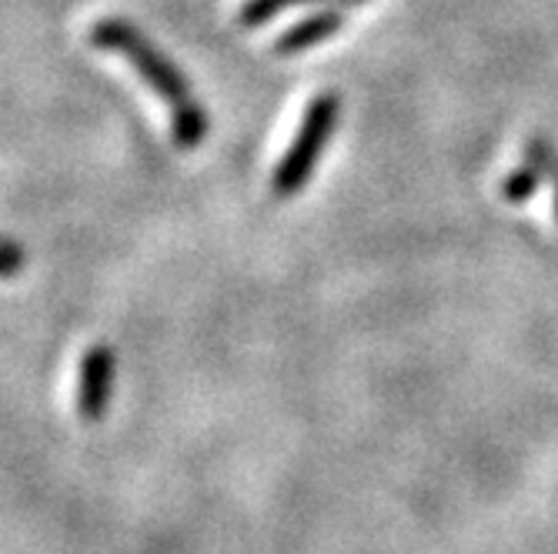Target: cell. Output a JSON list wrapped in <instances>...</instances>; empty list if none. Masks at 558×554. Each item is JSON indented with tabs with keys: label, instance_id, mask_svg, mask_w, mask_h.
Here are the masks:
<instances>
[{
	"label": "cell",
	"instance_id": "cell-6",
	"mask_svg": "<svg viewBox=\"0 0 558 554\" xmlns=\"http://www.w3.org/2000/svg\"><path fill=\"white\" fill-rule=\"evenodd\" d=\"M538 184H542V174L532 164H525L522 171L505 177L501 190H505V197H509V200H525V197H532L538 190Z\"/></svg>",
	"mask_w": 558,
	"mask_h": 554
},
{
	"label": "cell",
	"instance_id": "cell-5",
	"mask_svg": "<svg viewBox=\"0 0 558 554\" xmlns=\"http://www.w3.org/2000/svg\"><path fill=\"white\" fill-rule=\"evenodd\" d=\"M304 4H322V0H244V4L238 8V24L251 30V27L268 24L281 11L304 8ZM341 4H365V0H341Z\"/></svg>",
	"mask_w": 558,
	"mask_h": 554
},
{
	"label": "cell",
	"instance_id": "cell-8",
	"mask_svg": "<svg viewBox=\"0 0 558 554\" xmlns=\"http://www.w3.org/2000/svg\"><path fill=\"white\" fill-rule=\"evenodd\" d=\"M24 247L11 237H0V278H14L24 271Z\"/></svg>",
	"mask_w": 558,
	"mask_h": 554
},
{
	"label": "cell",
	"instance_id": "cell-3",
	"mask_svg": "<svg viewBox=\"0 0 558 554\" xmlns=\"http://www.w3.org/2000/svg\"><path fill=\"white\" fill-rule=\"evenodd\" d=\"M114 350L108 344H94L81 358L77 374V415L84 421H100L111 408V391H114Z\"/></svg>",
	"mask_w": 558,
	"mask_h": 554
},
{
	"label": "cell",
	"instance_id": "cell-2",
	"mask_svg": "<svg viewBox=\"0 0 558 554\" xmlns=\"http://www.w3.org/2000/svg\"><path fill=\"white\" fill-rule=\"evenodd\" d=\"M338 97L335 94H318L308 111H304V121H301V131L294 137V144L284 150V158L271 177V190L278 197H294L304 184H308L312 171L318 168V158L322 150L335 131V121H338Z\"/></svg>",
	"mask_w": 558,
	"mask_h": 554
},
{
	"label": "cell",
	"instance_id": "cell-1",
	"mask_svg": "<svg viewBox=\"0 0 558 554\" xmlns=\"http://www.w3.org/2000/svg\"><path fill=\"white\" fill-rule=\"evenodd\" d=\"M90 40L97 47L111 50V54H121L124 61H131L134 71L144 77V84L165 97V104L171 108V137H174L178 147L191 150V147H197L201 140L208 137L211 118L194 100L187 77L131 21L100 17L90 27Z\"/></svg>",
	"mask_w": 558,
	"mask_h": 554
},
{
	"label": "cell",
	"instance_id": "cell-4",
	"mask_svg": "<svg viewBox=\"0 0 558 554\" xmlns=\"http://www.w3.org/2000/svg\"><path fill=\"white\" fill-rule=\"evenodd\" d=\"M344 27V14L341 11H318L312 17L298 21L291 30H284L278 40H275V54H301V50H308L328 37H335L338 30Z\"/></svg>",
	"mask_w": 558,
	"mask_h": 554
},
{
	"label": "cell",
	"instance_id": "cell-7",
	"mask_svg": "<svg viewBox=\"0 0 558 554\" xmlns=\"http://www.w3.org/2000/svg\"><path fill=\"white\" fill-rule=\"evenodd\" d=\"M525 155H529V164L542 177H555L558 181V155H555V150L545 140H529L525 144ZM555 211H558V200H555Z\"/></svg>",
	"mask_w": 558,
	"mask_h": 554
}]
</instances>
